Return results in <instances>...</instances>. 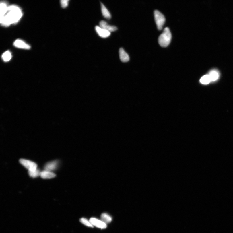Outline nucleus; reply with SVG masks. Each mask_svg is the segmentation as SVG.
Segmentation results:
<instances>
[{
    "mask_svg": "<svg viewBox=\"0 0 233 233\" xmlns=\"http://www.w3.org/2000/svg\"><path fill=\"white\" fill-rule=\"evenodd\" d=\"M7 13L1 19V23L5 26H8L12 24H15L21 18L22 13L21 9L16 5L8 7Z\"/></svg>",
    "mask_w": 233,
    "mask_h": 233,
    "instance_id": "obj_1",
    "label": "nucleus"
},
{
    "mask_svg": "<svg viewBox=\"0 0 233 233\" xmlns=\"http://www.w3.org/2000/svg\"><path fill=\"white\" fill-rule=\"evenodd\" d=\"M171 38L172 35L170 30L168 27H166L159 37V44L162 47H166L170 44Z\"/></svg>",
    "mask_w": 233,
    "mask_h": 233,
    "instance_id": "obj_2",
    "label": "nucleus"
},
{
    "mask_svg": "<svg viewBox=\"0 0 233 233\" xmlns=\"http://www.w3.org/2000/svg\"><path fill=\"white\" fill-rule=\"evenodd\" d=\"M154 19L158 29L161 30L163 28L166 19L165 17L161 12L156 10L154 12Z\"/></svg>",
    "mask_w": 233,
    "mask_h": 233,
    "instance_id": "obj_3",
    "label": "nucleus"
},
{
    "mask_svg": "<svg viewBox=\"0 0 233 233\" xmlns=\"http://www.w3.org/2000/svg\"><path fill=\"white\" fill-rule=\"evenodd\" d=\"M19 162L22 166L28 170L29 171H34L37 169V164L33 162L26 159H21L20 160Z\"/></svg>",
    "mask_w": 233,
    "mask_h": 233,
    "instance_id": "obj_4",
    "label": "nucleus"
},
{
    "mask_svg": "<svg viewBox=\"0 0 233 233\" xmlns=\"http://www.w3.org/2000/svg\"><path fill=\"white\" fill-rule=\"evenodd\" d=\"M89 221L93 226H94L102 229L106 228L107 227V224L105 222L95 218H91Z\"/></svg>",
    "mask_w": 233,
    "mask_h": 233,
    "instance_id": "obj_5",
    "label": "nucleus"
},
{
    "mask_svg": "<svg viewBox=\"0 0 233 233\" xmlns=\"http://www.w3.org/2000/svg\"><path fill=\"white\" fill-rule=\"evenodd\" d=\"M100 26L110 32H115L118 29L116 27L109 25L107 22L104 21H100Z\"/></svg>",
    "mask_w": 233,
    "mask_h": 233,
    "instance_id": "obj_6",
    "label": "nucleus"
},
{
    "mask_svg": "<svg viewBox=\"0 0 233 233\" xmlns=\"http://www.w3.org/2000/svg\"><path fill=\"white\" fill-rule=\"evenodd\" d=\"M95 30L99 36L102 38H107L111 34L110 32L102 28L100 26H96Z\"/></svg>",
    "mask_w": 233,
    "mask_h": 233,
    "instance_id": "obj_7",
    "label": "nucleus"
},
{
    "mask_svg": "<svg viewBox=\"0 0 233 233\" xmlns=\"http://www.w3.org/2000/svg\"><path fill=\"white\" fill-rule=\"evenodd\" d=\"M58 164V162L57 161H52L47 163L44 166L45 170L52 172L55 170L57 168Z\"/></svg>",
    "mask_w": 233,
    "mask_h": 233,
    "instance_id": "obj_8",
    "label": "nucleus"
},
{
    "mask_svg": "<svg viewBox=\"0 0 233 233\" xmlns=\"http://www.w3.org/2000/svg\"><path fill=\"white\" fill-rule=\"evenodd\" d=\"M14 45L15 47L19 48L25 49H29L31 48L30 45L27 44L22 40L19 39L15 41Z\"/></svg>",
    "mask_w": 233,
    "mask_h": 233,
    "instance_id": "obj_9",
    "label": "nucleus"
},
{
    "mask_svg": "<svg viewBox=\"0 0 233 233\" xmlns=\"http://www.w3.org/2000/svg\"><path fill=\"white\" fill-rule=\"evenodd\" d=\"M120 59L123 62H127L130 59L129 55L122 48H121L119 51Z\"/></svg>",
    "mask_w": 233,
    "mask_h": 233,
    "instance_id": "obj_10",
    "label": "nucleus"
},
{
    "mask_svg": "<svg viewBox=\"0 0 233 233\" xmlns=\"http://www.w3.org/2000/svg\"><path fill=\"white\" fill-rule=\"evenodd\" d=\"M56 174L52 172L44 170L40 172V176L43 179H48L54 178Z\"/></svg>",
    "mask_w": 233,
    "mask_h": 233,
    "instance_id": "obj_11",
    "label": "nucleus"
},
{
    "mask_svg": "<svg viewBox=\"0 0 233 233\" xmlns=\"http://www.w3.org/2000/svg\"><path fill=\"white\" fill-rule=\"evenodd\" d=\"M8 7L5 2L2 1L1 3V19L5 16L7 11Z\"/></svg>",
    "mask_w": 233,
    "mask_h": 233,
    "instance_id": "obj_12",
    "label": "nucleus"
},
{
    "mask_svg": "<svg viewBox=\"0 0 233 233\" xmlns=\"http://www.w3.org/2000/svg\"><path fill=\"white\" fill-rule=\"evenodd\" d=\"M101 12L103 16L105 18L110 19L111 18V15L109 11L102 3H101Z\"/></svg>",
    "mask_w": 233,
    "mask_h": 233,
    "instance_id": "obj_13",
    "label": "nucleus"
},
{
    "mask_svg": "<svg viewBox=\"0 0 233 233\" xmlns=\"http://www.w3.org/2000/svg\"><path fill=\"white\" fill-rule=\"evenodd\" d=\"M209 76L211 81H214L217 80L219 77V73L217 70H212L208 74Z\"/></svg>",
    "mask_w": 233,
    "mask_h": 233,
    "instance_id": "obj_14",
    "label": "nucleus"
},
{
    "mask_svg": "<svg viewBox=\"0 0 233 233\" xmlns=\"http://www.w3.org/2000/svg\"><path fill=\"white\" fill-rule=\"evenodd\" d=\"M101 221H102L105 223H108L111 222L112 221V218H111L109 215L104 213L102 214L101 215Z\"/></svg>",
    "mask_w": 233,
    "mask_h": 233,
    "instance_id": "obj_15",
    "label": "nucleus"
},
{
    "mask_svg": "<svg viewBox=\"0 0 233 233\" xmlns=\"http://www.w3.org/2000/svg\"><path fill=\"white\" fill-rule=\"evenodd\" d=\"M200 81L202 84H207L211 82V80L209 75H204L201 78L200 80Z\"/></svg>",
    "mask_w": 233,
    "mask_h": 233,
    "instance_id": "obj_16",
    "label": "nucleus"
},
{
    "mask_svg": "<svg viewBox=\"0 0 233 233\" xmlns=\"http://www.w3.org/2000/svg\"><path fill=\"white\" fill-rule=\"evenodd\" d=\"M2 57L4 61H9L11 59L12 57L11 53L9 51H7L4 53L2 55Z\"/></svg>",
    "mask_w": 233,
    "mask_h": 233,
    "instance_id": "obj_17",
    "label": "nucleus"
},
{
    "mask_svg": "<svg viewBox=\"0 0 233 233\" xmlns=\"http://www.w3.org/2000/svg\"><path fill=\"white\" fill-rule=\"evenodd\" d=\"M40 172L39 169H37L33 171H28V174L30 177L33 178H36L40 176Z\"/></svg>",
    "mask_w": 233,
    "mask_h": 233,
    "instance_id": "obj_18",
    "label": "nucleus"
},
{
    "mask_svg": "<svg viewBox=\"0 0 233 233\" xmlns=\"http://www.w3.org/2000/svg\"><path fill=\"white\" fill-rule=\"evenodd\" d=\"M80 221L83 224L88 227H93V225L91 223L90 221L84 218H82L80 220Z\"/></svg>",
    "mask_w": 233,
    "mask_h": 233,
    "instance_id": "obj_19",
    "label": "nucleus"
},
{
    "mask_svg": "<svg viewBox=\"0 0 233 233\" xmlns=\"http://www.w3.org/2000/svg\"><path fill=\"white\" fill-rule=\"evenodd\" d=\"M69 1L68 0H62L61 1V4L63 8H65L67 7Z\"/></svg>",
    "mask_w": 233,
    "mask_h": 233,
    "instance_id": "obj_20",
    "label": "nucleus"
}]
</instances>
